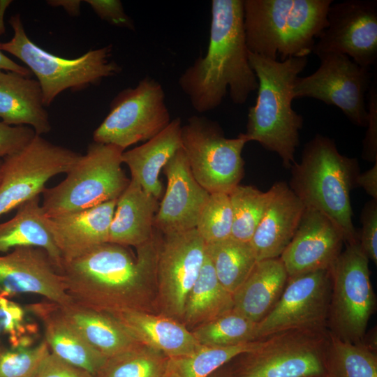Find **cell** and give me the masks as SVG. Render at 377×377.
Segmentation results:
<instances>
[{
  "label": "cell",
  "instance_id": "d590c367",
  "mask_svg": "<svg viewBox=\"0 0 377 377\" xmlns=\"http://www.w3.org/2000/svg\"><path fill=\"white\" fill-rule=\"evenodd\" d=\"M260 341L232 346L201 345L189 355L171 360L182 377H209L237 356L256 348Z\"/></svg>",
  "mask_w": 377,
  "mask_h": 377
},
{
  "label": "cell",
  "instance_id": "7c38bea8",
  "mask_svg": "<svg viewBox=\"0 0 377 377\" xmlns=\"http://www.w3.org/2000/svg\"><path fill=\"white\" fill-rule=\"evenodd\" d=\"M81 154L36 135L19 151L2 159L0 216L39 196L46 183L66 173Z\"/></svg>",
  "mask_w": 377,
  "mask_h": 377
},
{
  "label": "cell",
  "instance_id": "7dc6e473",
  "mask_svg": "<svg viewBox=\"0 0 377 377\" xmlns=\"http://www.w3.org/2000/svg\"><path fill=\"white\" fill-rule=\"evenodd\" d=\"M8 300V297L0 293V334H6L9 328Z\"/></svg>",
  "mask_w": 377,
  "mask_h": 377
},
{
  "label": "cell",
  "instance_id": "7bdbcfd3",
  "mask_svg": "<svg viewBox=\"0 0 377 377\" xmlns=\"http://www.w3.org/2000/svg\"><path fill=\"white\" fill-rule=\"evenodd\" d=\"M35 377H94L85 370L59 358L51 352L40 364Z\"/></svg>",
  "mask_w": 377,
  "mask_h": 377
},
{
  "label": "cell",
  "instance_id": "ee69618b",
  "mask_svg": "<svg viewBox=\"0 0 377 377\" xmlns=\"http://www.w3.org/2000/svg\"><path fill=\"white\" fill-rule=\"evenodd\" d=\"M355 184L361 186L374 200H377V161L372 168L357 175Z\"/></svg>",
  "mask_w": 377,
  "mask_h": 377
},
{
  "label": "cell",
  "instance_id": "f907efd6",
  "mask_svg": "<svg viewBox=\"0 0 377 377\" xmlns=\"http://www.w3.org/2000/svg\"><path fill=\"white\" fill-rule=\"evenodd\" d=\"M227 364L212 374L209 377H232L230 367H227Z\"/></svg>",
  "mask_w": 377,
  "mask_h": 377
},
{
  "label": "cell",
  "instance_id": "ac0fdd59",
  "mask_svg": "<svg viewBox=\"0 0 377 377\" xmlns=\"http://www.w3.org/2000/svg\"><path fill=\"white\" fill-rule=\"evenodd\" d=\"M343 243L334 223L319 211L305 207L295 235L279 258L288 278L330 269Z\"/></svg>",
  "mask_w": 377,
  "mask_h": 377
},
{
  "label": "cell",
  "instance_id": "9c48e42d",
  "mask_svg": "<svg viewBox=\"0 0 377 377\" xmlns=\"http://www.w3.org/2000/svg\"><path fill=\"white\" fill-rule=\"evenodd\" d=\"M182 146L191 172L209 193L229 194L244 175V133L228 138L219 124L204 116L191 117L182 126Z\"/></svg>",
  "mask_w": 377,
  "mask_h": 377
},
{
  "label": "cell",
  "instance_id": "bcb514c9",
  "mask_svg": "<svg viewBox=\"0 0 377 377\" xmlns=\"http://www.w3.org/2000/svg\"><path fill=\"white\" fill-rule=\"evenodd\" d=\"M47 3L54 7H62L71 16H77L80 13V0H50Z\"/></svg>",
  "mask_w": 377,
  "mask_h": 377
},
{
  "label": "cell",
  "instance_id": "b9f144b4",
  "mask_svg": "<svg viewBox=\"0 0 377 377\" xmlns=\"http://www.w3.org/2000/svg\"><path fill=\"white\" fill-rule=\"evenodd\" d=\"M94 13L110 24L121 28L135 30L133 20L125 13L119 0H87Z\"/></svg>",
  "mask_w": 377,
  "mask_h": 377
},
{
  "label": "cell",
  "instance_id": "5bb4252c",
  "mask_svg": "<svg viewBox=\"0 0 377 377\" xmlns=\"http://www.w3.org/2000/svg\"><path fill=\"white\" fill-rule=\"evenodd\" d=\"M163 235L156 268V313L181 322L206 257V244L195 228Z\"/></svg>",
  "mask_w": 377,
  "mask_h": 377
},
{
  "label": "cell",
  "instance_id": "484cf974",
  "mask_svg": "<svg viewBox=\"0 0 377 377\" xmlns=\"http://www.w3.org/2000/svg\"><path fill=\"white\" fill-rule=\"evenodd\" d=\"M182 126L180 118H175L154 138L122 153V163L128 167L131 178L157 200L163 192L160 172L182 147Z\"/></svg>",
  "mask_w": 377,
  "mask_h": 377
},
{
  "label": "cell",
  "instance_id": "816d5d0a",
  "mask_svg": "<svg viewBox=\"0 0 377 377\" xmlns=\"http://www.w3.org/2000/svg\"><path fill=\"white\" fill-rule=\"evenodd\" d=\"M1 165H2V159L0 160V180H1Z\"/></svg>",
  "mask_w": 377,
  "mask_h": 377
},
{
  "label": "cell",
  "instance_id": "5b68a950",
  "mask_svg": "<svg viewBox=\"0 0 377 377\" xmlns=\"http://www.w3.org/2000/svg\"><path fill=\"white\" fill-rule=\"evenodd\" d=\"M332 0H243L251 53L280 61L307 57L327 27Z\"/></svg>",
  "mask_w": 377,
  "mask_h": 377
},
{
  "label": "cell",
  "instance_id": "4dcf8cb0",
  "mask_svg": "<svg viewBox=\"0 0 377 377\" xmlns=\"http://www.w3.org/2000/svg\"><path fill=\"white\" fill-rule=\"evenodd\" d=\"M205 244L206 255L219 281L233 294L257 263L250 243L229 238Z\"/></svg>",
  "mask_w": 377,
  "mask_h": 377
},
{
  "label": "cell",
  "instance_id": "f546056e",
  "mask_svg": "<svg viewBox=\"0 0 377 377\" xmlns=\"http://www.w3.org/2000/svg\"><path fill=\"white\" fill-rule=\"evenodd\" d=\"M233 307L232 294L221 283L206 255L188 295L181 322L188 329H193L223 315Z\"/></svg>",
  "mask_w": 377,
  "mask_h": 377
},
{
  "label": "cell",
  "instance_id": "f6af8a7d",
  "mask_svg": "<svg viewBox=\"0 0 377 377\" xmlns=\"http://www.w3.org/2000/svg\"><path fill=\"white\" fill-rule=\"evenodd\" d=\"M0 71H11L25 76H29L31 73L28 68L21 66L8 58L0 50Z\"/></svg>",
  "mask_w": 377,
  "mask_h": 377
},
{
  "label": "cell",
  "instance_id": "f1b7e54d",
  "mask_svg": "<svg viewBox=\"0 0 377 377\" xmlns=\"http://www.w3.org/2000/svg\"><path fill=\"white\" fill-rule=\"evenodd\" d=\"M57 305L63 316L107 358L140 344L108 313L84 308L73 302L66 306Z\"/></svg>",
  "mask_w": 377,
  "mask_h": 377
},
{
  "label": "cell",
  "instance_id": "4fadbf2b",
  "mask_svg": "<svg viewBox=\"0 0 377 377\" xmlns=\"http://www.w3.org/2000/svg\"><path fill=\"white\" fill-rule=\"evenodd\" d=\"M318 68L306 77H297L293 87V99L311 98L339 108L358 126L368 124L366 96L373 74L348 56L339 53L318 55Z\"/></svg>",
  "mask_w": 377,
  "mask_h": 377
},
{
  "label": "cell",
  "instance_id": "d6a6232c",
  "mask_svg": "<svg viewBox=\"0 0 377 377\" xmlns=\"http://www.w3.org/2000/svg\"><path fill=\"white\" fill-rule=\"evenodd\" d=\"M327 370L330 377H377L374 348L364 341L342 340L330 332Z\"/></svg>",
  "mask_w": 377,
  "mask_h": 377
},
{
  "label": "cell",
  "instance_id": "f35d334b",
  "mask_svg": "<svg viewBox=\"0 0 377 377\" xmlns=\"http://www.w3.org/2000/svg\"><path fill=\"white\" fill-rule=\"evenodd\" d=\"M362 229L359 232L360 246L369 260L377 263V200L367 202L361 215Z\"/></svg>",
  "mask_w": 377,
  "mask_h": 377
},
{
  "label": "cell",
  "instance_id": "44dd1931",
  "mask_svg": "<svg viewBox=\"0 0 377 377\" xmlns=\"http://www.w3.org/2000/svg\"><path fill=\"white\" fill-rule=\"evenodd\" d=\"M26 309L43 323L44 340L52 353L94 377L98 374L107 357L63 316L57 304L44 299Z\"/></svg>",
  "mask_w": 377,
  "mask_h": 377
},
{
  "label": "cell",
  "instance_id": "83f0119b",
  "mask_svg": "<svg viewBox=\"0 0 377 377\" xmlns=\"http://www.w3.org/2000/svg\"><path fill=\"white\" fill-rule=\"evenodd\" d=\"M45 217L39 196L20 205L13 218L0 223V253L22 246L41 248L59 272L62 258L45 226Z\"/></svg>",
  "mask_w": 377,
  "mask_h": 377
},
{
  "label": "cell",
  "instance_id": "c3c4849f",
  "mask_svg": "<svg viewBox=\"0 0 377 377\" xmlns=\"http://www.w3.org/2000/svg\"><path fill=\"white\" fill-rule=\"evenodd\" d=\"M12 3L10 0H1L0 1V35L5 33L6 29L3 22V16L6 8Z\"/></svg>",
  "mask_w": 377,
  "mask_h": 377
},
{
  "label": "cell",
  "instance_id": "8d00e7d4",
  "mask_svg": "<svg viewBox=\"0 0 377 377\" xmlns=\"http://www.w3.org/2000/svg\"><path fill=\"white\" fill-rule=\"evenodd\" d=\"M232 223L229 194L210 193L195 229L205 244H210L230 238Z\"/></svg>",
  "mask_w": 377,
  "mask_h": 377
},
{
  "label": "cell",
  "instance_id": "e0dca14e",
  "mask_svg": "<svg viewBox=\"0 0 377 377\" xmlns=\"http://www.w3.org/2000/svg\"><path fill=\"white\" fill-rule=\"evenodd\" d=\"M0 293H31L61 306L73 303L61 274L48 253L33 246L16 247L0 256Z\"/></svg>",
  "mask_w": 377,
  "mask_h": 377
},
{
  "label": "cell",
  "instance_id": "d4e9b609",
  "mask_svg": "<svg viewBox=\"0 0 377 377\" xmlns=\"http://www.w3.org/2000/svg\"><path fill=\"white\" fill-rule=\"evenodd\" d=\"M158 200L133 179L117 200L108 242L138 247L154 236Z\"/></svg>",
  "mask_w": 377,
  "mask_h": 377
},
{
  "label": "cell",
  "instance_id": "f5cc1de1",
  "mask_svg": "<svg viewBox=\"0 0 377 377\" xmlns=\"http://www.w3.org/2000/svg\"><path fill=\"white\" fill-rule=\"evenodd\" d=\"M321 377H330V376L327 375V376H321Z\"/></svg>",
  "mask_w": 377,
  "mask_h": 377
},
{
  "label": "cell",
  "instance_id": "277c9868",
  "mask_svg": "<svg viewBox=\"0 0 377 377\" xmlns=\"http://www.w3.org/2000/svg\"><path fill=\"white\" fill-rule=\"evenodd\" d=\"M291 168L289 188L305 207L325 214L339 228L346 245L359 243L353 223L350 191L356 185L358 161L341 154L335 142L317 134Z\"/></svg>",
  "mask_w": 377,
  "mask_h": 377
},
{
  "label": "cell",
  "instance_id": "ab89813d",
  "mask_svg": "<svg viewBox=\"0 0 377 377\" xmlns=\"http://www.w3.org/2000/svg\"><path fill=\"white\" fill-rule=\"evenodd\" d=\"M36 135L30 126H10L1 121L0 160L23 149Z\"/></svg>",
  "mask_w": 377,
  "mask_h": 377
},
{
  "label": "cell",
  "instance_id": "2e32d148",
  "mask_svg": "<svg viewBox=\"0 0 377 377\" xmlns=\"http://www.w3.org/2000/svg\"><path fill=\"white\" fill-rule=\"evenodd\" d=\"M334 2V1H333ZM312 53H339L371 70L377 61V1L332 3Z\"/></svg>",
  "mask_w": 377,
  "mask_h": 377
},
{
  "label": "cell",
  "instance_id": "681fc988",
  "mask_svg": "<svg viewBox=\"0 0 377 377\" xmlns=\"http://www.w3.org/2000/svg\"><path fill=\"white\" fill-rule=\"evenodd\" d=\"M161 377H182L171 359H170L167 369Z\"/></svg>",
  "mask_w": 377,
  "mask_h": 377
},
{
  "label": "cell",
  "instance_id": "8fae6325",
  "mask_svg": "<svg viewBox=\"0 0 377 377\" xmlns=\"http://www.w3.org/2000/svg\"><path fill=\"white\" fill-rule=\"evenodd\" d=\"M170 121L162 85L147 76L112 99L108 115L93 133V140L125 150L154 138Z\"/></svg>",
  "mask_w": 377,
  "mask_h": 377
},
{
  "label": "cell",
  "instance_id": "4316f807",
  "mask_svg": "<svg viewBox=\"0 0 377 377\" xmlns=\"http://www.w3.org/2000/svg\"><path fill=\"white\" fill-rule=\"evenodd\" d=\"M288 279L280 258L257 261L249 275L232 294L233 309L259 323L278 302Z\"/></svg>",
  "mask_w": 377,
  "mask_h": 377
},
{
  "label": "cell",
  "instance_id": "603a6c76",
  "mask_svg": "<svg viewBox=\"0 0 377 377\" xmlns=\"http://www.w3.org/2000/svg\"><path fill=\"white\" fill-rule=\"evenodd\" d=\"M304 209L288 184L280 182L250 242L257 261L281 256L295 235Z\"/></svg>",
  "mask_w": 377,
  "mask_h": 377
},
{
  "label": "cell",
  "instance_id": "ba28073f",
  "mask_svg": "<svg viewBox=\"0 0 377 377\" xmlns=\"http://www.w3.org/2000/svg\"><path fill=\"white\" fill-rule=\"evenodd\" d=\"M327 328L292 329L261 339L237 357L232 377H321L327 376Z\"/></svg>",
  "mask_w": 377,
  "mask_h": 377
},
{
  "label": "cell",
  "instance_id": "74e56055",
  "mask_svg": "<svg viewBox=\"0 0 377 377\" xmlns=\"http://www.w3.org/2000/svg\"><path fill=\"white\" fill-rule=\"evenodd\" d=\"M50 353L44 339L29 347L8 348L0 342V377H35Z\"/></svg>",
  "mask_w": 377,
  "mask_h": 377
},
{
  "label": "cell",
  "instance_id": "3957f363",
  "mask_svg": "<svg viewBox=\"0 0 377 377\" xmlns=\"http://www.w3.org/2000/svg\"><path fill=\"white\" fill-rule=\"evenodd\" d=\"M250 65L258 82L254 105L249 108L244 135L276 152L283 165L290 168L300 144L303 117L292 107L293 87L306 68L307 57L273 60L249 52Z\"/></svg>",
  "mask_w": 377,
  "mask_h": 377
},
{
  "label": "cell",
  "instance_id": "e575fe53",
  "mask_svg": "<svg viewBox=\"0 0 377 377\" xmlns=\"http://www.w3.org/2000/svg\"><path fill=\"white\" fill-rule=\"evenodd\" d=\"M258 323L234 309L191 330L202 346H232L256 341Z\"/></svg>",
  "mask_w": 377,
  "mask_h": 377
},
{
  "label": "cell",
  "instance_id": "1f68e13d",
  "mask_svg": "<svg viewBox=\"0 0 377 377\" xmlns=\"http://www.w3.org/2000/svg\"><path fill=\"white\" fill-rule=\"evenodd\" d=\"M279 188V182L265 192L252 186L239 184L229 193L233 215L230 238L250 243Z\"/></svg>",
  "mask_w": 377,
  "mask_h": 377
},
{
  "label": "cell",
  "instance_id": "8992f818",
  "mask_svg": "<svg viewBox=\"0 0 377 377\" xmlns=\"http://www.w3.org/2000/svg\"><path fill=\"white\" fill-rule=\"evenodd\" d=\"M9 24L13 30V38L0 43V50L20 59L35 74L45 106L50 105L66 89L80 91L121 71V66L110 59L111 45L91 50L77 58H63L45 51L29 39L19 13L11 16Z\"/></svg>",
  "mask_w": 377,
  "mask_h": 377
},
{
  "label": "cell",
  "instance_id": "d6986e66",
  "mask_svg": "<svg viewBox=\"0 0 377 377\" xmlns=\"http://www.w3.org/2000/svg\"><path fill=\"white\" fill-rule=\"evenodd\" d=\"M163 170L167 187L155 216L154 228L163 235L195 229L210 193L194 178L182 147Z\"/></svg>",
  "mask_w": 377,
  "mask_h": 377
},
{
  "label": "cell",
  "instance_id": "836d02e7",
  "mask_svg": "<svg viewBox=\"0 0 377 377\" xmlns=\"http://www.w3.org/2000/svg\"><path fill=\"white\" fill-rule=\"evenodd\" d=\"M170 359L160 351L140 344L107 358L95 377H161Z\"/></svg>",
  "mask_w": 377,
  "mask_h": 377
},
{
  "label": "cell",
  "instance_id": "ffe728a7",
  "mask_svg": "<svg viewBox=\"0 0 377 377\" xmlns=\"http://www.w3.org/2000/svg\"><path fill=\"white\" fill-rule=\"evenodd\" d=\"M117 200L59 216L45 217V226L63 262L77 258L108 242Z\"/></svg>",
  "mask_w": 377,
  "mask_h": 377
},
{
  "label": "cell",
  "instance_id": "9a60e30c",
  "mask_svg": "<svg viewBox=\"0 0 377 377\" xmlns=\"http://www.w3.org/2000/svg\"><path fill=\"white\" fill-rule=\"evenodd\" d=\"M330 294L329 269L288 278L276 304L258 323L257 340L292 329L327 328Z\"/></svg>",
  "mask_w": 377,
  "mask_h": 377
},
{
  "label": "cell",
  "instance_id": "7402d4cb",
  "mask_svg": "<svg viewBox=\"0 0 377 377\" xmlns=\"http://www.w3.org/2000/svg\"><path fill=\"white\" fill-rule=\"evenodd\" d=\"M109 315L140 344L170 359L189 355L201 346L182 322L161 313L127 311Z\"/></svg>",
  "mask_w": 377,
  "mask_h": 377
},
{
  "label": "cell",
  "instance_id": "60d3db41",
  "mask_svg": "<svg viewBox=\"0 0 377 377\" xmlns=\"http://www.w3.org/2000/svg\"><path fill=\"white\" fill-rule=\"evenodd\" d=\"M368 128L363 140L362 158L375 162L377 161V79L373 76L370 88L367 93Z\"/></svg>",
  "mask_w": 377,
  "mask_h": 377
},
{
  "label": "cell",
  "instance_id": "52a82bcc",
  "mask_svg": "<svg viewBox=\"0 0 377 377\" xmlns=\"http://www.w3.org/2000/svg\"><path fill=\"white\" fill-rule=\"evenodd\" d=\"M122 149L93 142L57 185L45 188L42 207L46 217L59 216L117 200L127 187Z\"/></svg>",
  "mask_w": 377,
  "mask_h": 377
},
{
  "label": "cell",
  "instance_id": "6da1fadb",
  "mask_svg": "<svg viewBox=\"0 0 377 377\" xmlns=\"http://www.w3.org/2000/svg\"><path fill=\"white\" fill-rule=\"evenodd\" d=\"M161 237L136 247L107 242L63 262L59 273L75 304L108 314L156 312V268Z\"/></svg>",
  "mask_w": 377,
  "mask_h": 377
},
{
  "label": "cell",
  "instance_id": "7a4b0ae2",
  "mask_svg": "<svg viewBox=\"0 0 377 377\" xmlns=\"http://www.w3.org/2000/svg\"><path fill=\"white\" fill-rule=\"evenodd\" d=\"M207 50L179 76L178 84L193 108L204 113L219 107L228 90L244 104L257 90L243 22V0H212Z\"/></svg>",
  "mask_w": 377,
  "mask_h": 377
},
{
  "label": "cell",
  "instance_id": "cb8c5ba5",
  "mask_svg": "<svg viewBox=\"0 0 377 377\" xmlns=\"http://www.w3.org/2000/svg\"><path fill=\"white\" fill-rule=\"evenodd\" d=\"M37 80L11 71H0V119L10 126H28L36 135L51 130Z\"/></svg>",
  "mask_w": 377,
  "mask_h": 377
},
{
  "label": "cell",
  "instance_id": "30bf717a",
  "mask_svg": "<svg viewBox=\"0 0 377 377\" xmlns=\"http://www.w3.org/2000/svg\"><path fill=\"white\" fill-rule=\"evenodd\" d=\"M329 270L331 294L327 328L342 340L362 342L376 307L369 258L359 243L346 245Z\"/></svg>",
  "mask_w": 377,
  "mask_h": 377
}]
</instances>
